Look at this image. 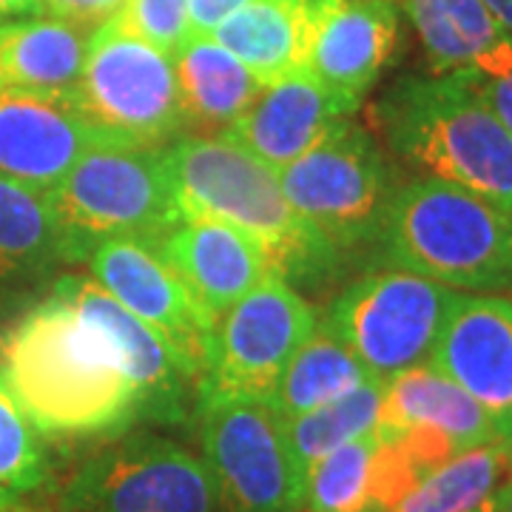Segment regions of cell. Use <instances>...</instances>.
I'll return each instance as SVG.
<instances>
[{
    "label": "cell",
    "mask_w": 512,
    "mask_h": 512,
    "mask_svg": "<svg viewBox=\"0 0 512 512\" xmlns=\"http://www.w3.org/2000/svg\"><path fill=\"white\" fill-rule=\"evenodd\" d=\"M0 370L43 436L106 439L143 419L109 339L57 291L6 330Z\"/></svg>",
    "instance_id": "cell-1"
},
{
    "label": "cell",
    "mask_w": 512,
    "mask_h": 512,
    "mask_svg": "<svg viewBox=\"0 0 512 512\" xmlns=\"http://www.w3.org/2000/svg\"><path fill=\"white\" fill-rule=\"evenodd\" d=\"M387 151L512 220V137L464 72L404 74L373 103Z\"/></svg>",
    "instance_id": "cell-2"
},
{
    "label": "cell",
    "mask_w": 512,
    "mask_h": 512,
    "mask_svg": "<svg viewBox=\"0 0 512 512\" xmlns=\"http://www.w3.org/2000/svg\"><path fill=\"white\" fill-rule=\"evenodd\" d=\"M180 214L220 220L265 251L271 268L288 282L316 285L330 279L339 259L285 197L274 168L214 137H177L163 148Z\"/></svg>",
    "instance_id": "cell-3"
},
{
    "label": "cell",
    "mask_w": 512,
    "mask_h": 512,
    "mask_svg": "<svg viewBox=\"0 0 512 512\" xmlns=\"http://www.w3.org/2000/svg\"><path fill=\"white\" fill-rule=\"evenodd\" d=\"M376 256L384 268L467 293L512 291V220L444 180L419 177L387 202Z\"/></svg>",
    "instance_id": "cell-4"
},
{
    "label": "cell",
    "mask_w": 512,
    "mask_h": 512,
    "mask_svg": "<svg viewBox=\"0 0 512 512\" xmlns=\"http://www.w3.org/2000/svg\"><path fill=\"white\" fill-rule=\"evenodd\" d=\"M49 197L69 239L72 265L86 262L94 245L106 239L157 245L183 217L163 148L120 140L94 143Z\"/></svg>",
    "instance_id": "cell-5"
},
{
    "label": "cell",
    "mask_w": 512,
    "mask_h": 512,
    "mask_svg": "<svg viewBox=\"0 0 512 512\" xmlns=\"http://www.w3.org/2000/svg\"><path fill=\"white\" fill-rule=\"evenodd\" d=\"M276 177L293 211L339 256L376 242L387 202L399 188L376 137L350 117H339Z\"/></svg>",
    "instance_id": "cell-6"
},
{
    "label": "cell",
    "mask_w": 512,
    "mask_h": 512,
    "mask_svg": "<svg viewBox=\"0 0 512 512\" xmlns=\"http://www.w3.org/2000/svg\"><path fill=\"white\" fill-rule=\"evenodd\" d=\"M74 106L103 137L165 148L188 128L174 57L128 32L117 15L89 37Z\"/></svg>",
    "instance_id": "cell-7"
},
{
    "label": "cell",
    "mask_w": 512,
    "mask_h": 512,
    "mask_svg": "<svg viewBox=\"0 0 512 512\" xmlns=\"http://www.w3.org/2000/svg\"><path fill=\"white\" fill-rule=\"evenodd\" d=\"M461 291L424 276L382 268L330 302L322 328L379 382L427 365Z\"/></svg>",
    "instance_id": "cell-8"
},
{
    "label": "cell",
    "mask_w": 512,
    "mask_h": 512,
    "mask_svg": "<svg viewBox=\"0 0 512 512\" xmlns=\"http://www.w3.org/2000/svg\"><path fill=\"white\" fill-rule=\"evenodd\" d=\"M202 458L225 512H302L308 478L293 461L285 419L268 399L197 393Z\"/></svg>",
    "instance_id": "cell-9"
},
{
    "label": "cell",
    "mask_w": 512,
    "mask_h": 512,
    "mask_svg": "<svg viewBox=\"0 0 512 512\" xmlns=\"http://www.w3.org/2000/svg\"><path fill=\"white\" fill-rule=\"evenodd\" d=\"M60 504L66 512H225L205 458L148 433L86 458L63 487Z\"/></svg>",
    "instance_id": "cell-10"
},
{
    "label": "cell",
    "mask_w": 512,
    "mask_h": 512,
    "mask_svg": "<svg viewBox=\"0 0 512 512\" xmlns=\"http://www.w3.org/2000/svg\"><path fill=\"white\" fill-rule=\"evenodd\" d=\"M313 330L316 313L305 296L271 271L208 333L197 393H234L271 402L282 370Z\"/></svg>",
    "instance_id": "cell-11"
},
{
    "label": "cell",
    "mask_w": 512,
    "mask_h": 512,
    "mask_svg": "<svg viewBox=\"0 0 512 512\" xmlns=\"http://www.w3.org/2000/svg\"><path fill=\"white\" fill-rule=\"evenodd\" d=\"M55 291L89 325L109 339L114 362L137 390L140 413L148 421L180 424L188 419V396L197 393V370L165 336L126 311L92 276H63Z\"/></svg>",
    "instance_id": "cell-12"
},
{
    "label": "cell",
    "mask_w": 512,
    "mask_h": 512,
    "mask_svg": "<svg viewBox=\"0 0 512 512\" xmlns=\"http://www.w3.org/2000/svg\"><path fill=\"white\" fill-rule=\"evenodd\" d=\"M427 365L470 393L512 464V299L461 291Z\"/></svg>",
    "instance_id": "cell-13"
},
{
    "label": "cell",
    "mask_w": 512,
    "mask_h": 512,
    "mask_svg": "<svg viewBox=\"0 0 512 512\" xmlns=\"http://www.w3.org/2000/svg\"><path fill=\"white\" fill-rule=\"evenodd\" d=\"M399 46L396 0H319L308 69L350 117Z\"/></svg>",
    "instance_id": "cell-14"
},
{
    "label": "cell",
    "mask_w": 512,
    "mask_h": 512,
    "mask_svg": "<svg viewBox=\"0 0 512 512\" xmlns=\"http://www.w3.org/2000/svg\"><path fill=\"white\" fill-rule=\"evenodd\" d=\"M83 265L103 291L180 350L200 379L208 328L157 245L128 237L106 239L94 245Z\"/></svg>",
    "instance_id": "cell-15"
},
{
    "label": "cell",
    "mask_w": 512,
    "mask_h": 512,
    "mask_svg": "<svg viewBox=\"0 0 512 512\" xmlns=\"http://www.w3.org/2000/svg\"><path fill=\"white\" fill-rule=\"evenodd\" d=\"M157 251L183 282L208 333L228 308L274 271L254 239L225 222L194 214H183L157 242Z\"/></svg>",
    "instance_id": "cell-16"
},
{
    "label": "cell",
    "mask_w": 512,
    "mask_h": 512,
    "mask_svg": "<svg viewBox=\"0 0 512 512\" xmlns=\"http://www.w3.org/2000/svg\"><path fill=\"white\" fill-rule=\"evenodd\" d=\"M100 140L72 97L0 92V177L52 191Z\"/></svg>",
    "instance_id": "cell-17"
},
{
    "label": "cell",
    "mask_w": 512,
    "mask_h": 512,
    "mask_svg": "<svg viewBox=\"0 0 512 512\" xmlns=\"http://www.w3.org/2000/svg\"><path fill=\"white\" fill-rule=\"evenodd\" d=\"M339 117L345 114L333 103L328 89L308 66H302L268 83L251 109L220 131V137L237 143L268 168L282 171L311 151Z\"/></svg>",
    "instance_id": "cell-18"
},
{
    "label": "cell",
    "mask_w": 512,
    "mask_h": 512,
    "mask_svg": "<svg viewBox=\"0 0 512 512\" xmlns=\"http://www.w3.org/2000/svg\"><path fill=\"white\" fill-rule=\"evenodd\" d=\"M379 430L436 433L453 447L456 456L481 444H498L493 421L484 413V407L430 365L404 370L396 379L384 382Z\"/></svg>",
    "instance_id": "cell-19"
},
{
    "label": "cell",
    "mask_w": 512,
    "mask_h": 512,
    "mask_svg": "<svg viewBox=\"0 0 512 512\" xmlns=\"http://www.w3.org/2000/svg\"><path fill=\"white\" fill-rule=\"evenodd\" d=\"M419 35L436 74H504L512 69V40L481 0H396Z\"/></svg>",
    "instance_id": "cell-20"
},
{
    "label": "cell",
    "mask_w": 512,
    "mask_h": 512,
    "mask_svg": "<svg viewBox=\"0 0 512 512\" xmlns=\"http://www.w3.org/2000/svg\"><path fill=\"white\" fill-rule=\"evenodd\" d=\"M319 0H251L214 29V40L262 86L308 66Z\"/></svg>",
    "instance_id": "cell-21"
},
{
    "label": "cell",
    "mask_w": 512,
    "mask_h": 512,
    "mask_svg": "<svg viewBox=\"0 0 512 512\" xmlns=\"http://www.w3.org/2000/svg\"><path fill=\"white\" fill-rule=\"evenodd\" d=\"M89 37L57 18H23L0 29V92L72 97Z\"/></svg>",
    "instance_id": "cell-22"
},
{
    "label": "cell",
    "mask_w": 512,
    "mask_h": 512,
    "mask_svg": "<svg viewBox=\"0 0 512 512\" xmlns=\"http://www.w3.org/2000/svg\"><path fill=\"white\" fill-rule=\"evenodd\" d=\"M185 123L225 131L265 89L245 63L214 37H188L174 55Z\"/></svg>",
    "instance_id": "cell-23"
},
{
    "label": "cell",
    "mask_w": 512,
    "mask_h": 512,
    "mask_svg": "<svg viewBox=\"0 0 512 512\" xmlns=\"http://www.w3.org/2000/svg\"><path fill=\"white\" fill-rule=\"evenodd\" d=\"M69 262V239L49 191L0 177V282Z\"/></svg>",
    "instance_id": "cell-24"
},
{
    "label": "cell",
    "mask_w": 512,
    "mask_h": 512,
    "mask_svg": "<svg viewBox=\"0 0 512 512\" xmlns=\"http://www.w3.org/2000/svg\"><path fill=\"white\" fill-rule=\"evenodd\" d=\"M390 507L379 433L336 447L308 473L302 512H387Z\"/></svg>",
    "instance_id": "cell-25"
},
{
    "label": "cell",
    "mask_w": 512,
    "mask_h": 512,
    "mask_svg": "<svg viewBox=\"0 0 512 512\" xmlns=\"http://www.w3.org/2000/svg\"><path fill=\"white\" fill-rule=\"evenodd\" d=\"M367 379L373 376L362 362L328 330L316 328L282 370L271 404L282 419L291 421L345 396Z\"/></svg>",
    "instance_id": "cell-26"
},
{
    "label": "cell",
    "mask_w": 512,
    "mask_h": 512,
    "mask_svg": "<svg viewBox=\"0 0 512 512\" xmlns=\"http://www.w3.org/2000/svg\"><path fill=\"white\" fill-rule=\"evenodd\" d=\"M384 402V382L367 379L345 396L316 407L305 416L285 421V436L293 461L308 478L311 467L348 441L362 439L379 430Z\"/></svg>",
    "instance_id": "cell-27"
},
{
    "label": "cell",
    "mask_w": 512,
    "mask_h": 512,
    "mask_svg": "<svg viewBox=\"0 0 512 512\" xmlns=\"http://www.w3.org/2000/svg\"><path fill=\"white\" fill-rule=\"evenodd\" d=\"M510 458L498 444L458 453L416 481L387 512H470L493 498Z\"/></svg>",
    "instance_id": "cell-28"
},
{
    "label": "cell",
    "mask_w": 512,
    "mask_h": 512,
    "mask_svg": "<svg viewBox=\"0 0 512 512\" xmlns=\"http://www.w3.org/2000/svg\"><path fill=\"white\" fill-rule=\"evenodd\" d=\"M49 478V450L0 370V512L18 507Z\"/></svg>",
    "instance_id": "cell-29"
},
{
    "label": "cell",
    "mask_w": 512,
    "mask_h": 512,
    "mask_svg": "<svg viewBox=\"0 0 512 512\" xmlns=\"http://www.w3.org/2000/svg\"><path fill=\"white\" fill-rule=\"evenodd\" d=\"M117 20L165 55H177L191 37L188 0H126Z\"/></svg>",
    "instance_id": "cell-30"
},
{
    "label": "cell",
    "mask_w": 512,
    "mask_h": 512,
    "mask_svg": "<svg viewBox=\"0 0 512 512\" xmlns=\"http://www.w3.org/2000/svg\"><path fill=\"white\" fill-rule=\"evenodd\" d=\"M123 6L126 0H43V12L49 18L72 23L86 35H94L100 26H106Z\"/></svg>",
    "instance_id": "cell-31"
},
{
    "label": "cell",
    "mask_w": 512,
    "mask_h": 512,
    "mask_svg": "<svg viewBox=\"0 0 512 512\" xmlns=\"http://www.w3.org/2000/svg\"><path fill=\"white\" fill-rule=\"evenodd\" d=\"M470 83L476 86L478 94L484 97V103L493 109V114L501 120V126L510 131L512 137V69L504 74H495V77H487V74H470Z\"/></svg>",
    "instance_id": "cell-32"
},
{
    "label": "cell",
    "mask_w": 512,
    "mask_h": 512,
    "mask_svg": "<svg viewBox=\"0 0 512 512\" xmlns=\"http://www.w3.org/2000/svg\"><path fill=\"white\" fill-rule=\"evenodd\" d=\"M251 0H188V23L191 37H211L222 20L231 18Z\"/></svg>",
    "instance_id": "cell-33"
},
{
    "label": "cell",
    "mask_w": 512,
    "mask_h": 512,
    "mask_svg": "<svg viewBox=\"0 0 512 512\" xmlns=\"http://www.w3.org/2000/svg\"><path fill=\"white\" fill-rule=\"evenodd\" d=\"M43 15V0H0V20L3 18H37Z\"/></svg>",
    "instance_id": "cell-34"
},
{
    "label": "cell",
    "mask_w": 512,
    "mask_h": 512,
    "mask_svg": "<svg viewBox=\"0 0 512 512\" xmlns=\"http://www.w3.org/2000/svg\"><path fill=\"white\" fill-rule=\"evenodd\" d=\"M487 6V12L493 15L495 23L504 29V35L512 40V0H481Z\"/></svg>",
    "instance_id": "cell-35"
},
{
    "label": "cell",
    "mask_w": 512,
    "mask_h": 512,
    "mask_svg": "<svg viewBox=\"0 0 512 512\" xmlns=\"http://www.w3.org/2000/svg\"><path fill=\"white\" fill-rule=\"evenodd\" d=\"M493 501H495V510L498 512H512V476L495 487Z\"/></svg>",
    "instance_id": "cell-36"
},
{
    "label": "cell",
    "mask_w": 512,
    "mask_h": 512,
    "mask_svg": "<svg viewBox=\"0 0 512 512\" xmlns=\"http://www.w3.org/2000/svg\"><path fill=\"white\" fill-rule=\"evenodd\" d=\"M470 512H498V510H495V501H493V498H487L484 504H478L476 510H470Z\"/></svg>",
    "instance_id": "cell-37"
},
{
    "label": "cell",
    "mask_w": 512,
    "mask_h": 512,
    "mask_svg": "<svg viewBox=\"0 0 512 512\" xmlns=\"http://www.w3.org/2000/svg\"><path fill=\"white\" fill-rule=\"evenodd\" d=\"M3 512H46V510H23V507H12V510H3Z\"/></svg>",
    "instance_id": "cell-38"
},
{
    "label": "cell",
    "mask_w": 512,
    "mask_h": 512,
    "mask_svg": "<svg viewBox=\"0 0 512 512\" xmlns=\"http://www.w3.org/2000/svg\"><path fill=\"white\" fill-rule=\"evenodd\" d=\"M0 29H3V20H0Z\"/></svg>",
    "instance_id": "cell-39"
}]
</instances>
